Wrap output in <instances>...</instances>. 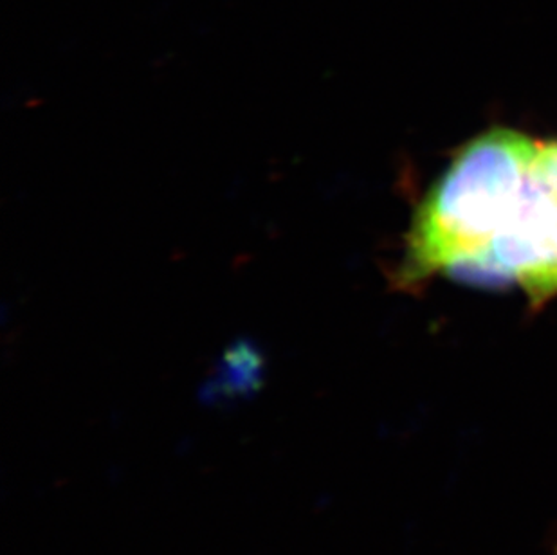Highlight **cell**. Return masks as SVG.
I'll list each match as a JSON object with an SVG mask.
<instances>
[{
    "label": "cell",
    "instance_id": "obj_1",
    "mask_svg": "<svg viewBox=\"0 0 557 555\" xmlns=\"http://www.w3.org/2000/svg\"><path fill=\"white\" fill-rule=\"evenodd\" d=\"M463 282L516 285L532 310L557 298V137H536L491 181Z\"/></svg>",
    "mask_w": 557,
    "mask_h": 555
},
{
    "label": "cell",
    "instance_id": "obj_2",
    "mask_svg": "<svg viewBox=\"0 0 557 555\" xmlns=\"http://www.w3.org/2000/svg\"><path fill=\"white\" fill-rule=\"evenodd\" d=\"M262 357L248 345L227 351L215 375L202 386V403L208 406H227L248 398L260 390Z\"/></svg>",
    "mask_w": 557,
    "mask_h": 555
},
{
    "label": "cell",
    "instance_id": "obj_3",
    "mask_svg": "<svg viewBox=\"0 0 557 555\" xmlns=\"http://www.w3.org/2000/svg\"><path fill=\"white\" fill-rule=\"evenodd\" d=\"M553 555H557V545H556V546H554Z\"/></svg>",
    "mask_w": 557,
    "mask_h": 555
}]
</instances>
